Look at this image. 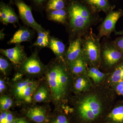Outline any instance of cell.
<instances>
[{
	"label": "cell",
	"instance_id": "6da1fadb",
	"mask_svg": "<svg viewBox=\"0 0 123 123\" xmlns=\"http://www.w3.org/2000/svg\"><path fill=\"white\" fill-rule=\"evenodd\" d=\"M116 94L111 87L102 84L93 85L90 89L72 95L64 107L66 112H75L84 123H92L115 103Z\"/></svg>",
	"mask_w": 123,
	"mask_h": 123
},
{
	"label": "cell",
	"instance_id": "7a4b0ae2",
	"mask_svg": "<svg viewBox=\"0 0 123 123\" xmlns=\"http://www.w3.org/2000/svg\"><path fill=\"white\" fill-rule=\"evenodd\" d=\"M42 79L48 85L51 93V102L55 107L68 104L73 93V76L65 62L55 58L46 65Z\"/></svg>",
	"mask_w": 123,
	"mask_h": 123
},
{
	"label": "cell",
	"instance_id": "3957f363",
	"mask_svg": "<svg viewBox=\"0 0 123 123\" xmlns=\"http://www.w3.org/2000/svg\"><path fill=\"white\" fill-rule=\"evenodd\" d=\"M68 18L65 25L69 42L82 37L102 18L95 15L84 5L75 0H67Z\"/></svg>",
	"mask_w": 123,
	"mask_h": 123
},
{
	"label": "cell",
	"instance_id": "277c9868",
	"mask_svg": "<svg viewBox=\"0 0 123 123\" xmlns=\"http://www.w3.org/2000/svg\"><path fill=\"white\" fill-rule=\"evenodd\" d=\"M42 79L25 77L16 81H11L9 83L8 94L13 98L16 105L28 106L33 104V95Z\"/></svg>",
	"mask_w": 123,
	"mask_h": 123
},
{
	"label": "cell",
	"instance_id": "5b68a950",
	"mask_svg": "<svg viewBox=\"0 0 123 123\" xmlns=\"http://www.w3.org/2000/svg\"><path fill=\"white\" fill-rule=\"evenodd\" d=\"M82 55L88 66L99 68L101 44L92 28L82 37Z\"/></svg>",
	"mask_w": 123,
	"mask_h": 123
},
{
	"label": "cell",
	"instance_id": "8992f818",
	"mask_svg": "<svg viewBox=\"0 0 123 123\" xmlns=\"http://www.w3.org/2000/svg\"><path fill=\"white\" fill-rule=\"evenodd\" d=\"M101 44V60L99 69L110 73L123 61V53L119 50L113 41H105Z\"/></svg>",
	"mask_w": 123,
	"mask_h": 123
},
{
	"label": "cell",
	"instance_id": "52a82bcc",
	"mask_svg": "<svg viewBox=\"0 0 123 123\" xmlns=\"http://www.w3.org/2000/svg\"><path fill=\"white\" fill-rule=\"evenodd\" d=\"M40 49L36 48L30 56L27 57L20 68L16 70L21 73L24 76L34 78L43 76L46 65L41 61L38 55Z\"/></svg>",
	"mask_w": 123,
	"mask_h": 123
},
{
	"label": "cell",
	"instance_id": "ba28073f",
	"mask_svg": "<svg viewBox=\"0 0 123 123\" xmlns=\"http://www.w3.org/2000/svg\"><path fill=\"white\" fill-rule=\"evenodd\" d=\"M14 1L18 10L19 18L24 25L32 28L37 33L44 29L33 17L31 6L26 4L23 0H14Z\"/></svg>",
	"mask_w": 123,
	"mask_h": 123
},
{
	"label": "cell",
	"instance_id": "9c48e42d",
	"mask_svg": "<svg viewBox=\"0 0 123 123\" xmlns=\"http://www.w3.org/2000/svg\"><path fill=\"white\" fill-rule=\"evenodd\" d=\"M1 55L7 57L17 70L28 57L24 50V46L21 44H16L12 48L0 49Z\"/></svg>",
	"mask_w": 123,
	"mask_h": 123
},
{
	"label": "cell",
	"instance_id": "30bf717a",
	"mask_svg": "<svg viewBox=\"0 0 123 123\" xmlns=\"http://www.w3.org/2000/svg\"><path fill=\"white\" fill-rule=\"evenodd\" d=\"M122 14L120 10L108 13L98 28L99 31L97 36L99 40L103 37L107 38L110 37L111 33L115 31L116 24Z\"/></svg>",
	"mask_w": 123,
	"mask_h": 123
},
{
	"label": "cell",
	"instance_id": "8fae6325",
	"mask_svg": "<svg viewBox=\"0 0 123 123\" xmlns=\"http://www.w3.org/2000/svg\"><path fill=\"white\" fill-rule=\"evenodd\" d=\"M69 43L64 56L65 61L68 66L82 55V37H78Z\"/></svg>",
	"mask_w": 123,
	"mask_h": 123
},
{
	"label": "cell",
	"instance_id": "7c38bea8",
	"mask_svg": "<svg viewBox=\"0 0 123 123\" xmlns=\"http://www.w3.org/2000/svg\"><path fill=\"white\" fill-rule=\"evenodd\" d=\"M19 18L10 4L0 2V21L4 25L18 23Z\"/></svg>",
	"mask_w": 123,
	"mask_h": 123
},
{
	"label": "cell",
	"instance_id": "4fadbf2b",
	"mask_svg": "<svg viewBox=\"0 0 123 123\" xmlns=\"http://www.w3.org/2000/svg\"><path fill=\"white\" fill-rule=\"evenodd\" d=\"M26 116L28 118L36 123H46L47 117V110L45 107L36 104L28 105Z\"/></svg>",
	"mask_w": 123,
	"mask_h": 123
},
{
	"label": "cell",
	"instance_id": "5bb4252c",
	"mask_svg": "<svg viewBox=\"0 0 123 123\" xmlns=\"http://www.w3.org/2000/svg\"><path fill=\"white\" fill-rule=\"evenodd\" d=\"M93 85L86 72L80 75L73 76V93L77 94L85 92L90 89Z\"/></svg>",
	"mask_w": 123,
	"mask_h": 123
},
{
	"label": "cell",
	"instance_id": "9a60e30c",
	"mask_svg": "<svg viewBox=\"0 0 123 123\" xmlns=\"http://www.w3.org/2000/svg\"><path fill=\"white\" fill-rule=\"evenodd\" d=\"M35 31L28 27L21 26L13 36L7 42V44H21L24 42H31L34 37Z\"/></svg>",
	"mask_w": 123,
	"mask_h": 123
},
{
	"label": "cell",
	"instance_id": "2e32d148",
	"mask_svg": "<svg viewBox=\"0 0 123 123\" xmlns=\"http://www.w3.org/2000/svg\"><path fill=\"white\" fill-rule=\"evenodd\" d=\"M33 104L41 103H47L51 102V95L50 90L48 85L43 79L33 95Z\"/></svg>",
	"mask_w": 123,
	"mask_h": 123
},
{
	"label": "cell",
	"instance_id": "e0dca14e",
	"mask_svg": "<svg viewBox=\"0 0 123 123\" xmlns=\"http://www.w3.org/2000/svg\"><path fill=\"white\" fill-rule=\"evenodd\" d=\"M48 48L52 51L55 57L65 61L64 56L66 49L65 45L62 41L57 38L51 36Z\"/></svg>",
	"mask_w": 123,
	"mask_h": 123
},
{
	"label": "cell",
	"instance_id": "ac0fdd59",
	"mask_svg": "<svg viewBox=\"0 0 123 123\" xmlns=\"http://www.w3.org/2000/svg\"><path fill=\"white\" fill-rule=\"evenodd\" d=\"M123 81V61L109 73L103 84L111 87Z\"/></svg>",
	"mask_w": 123,
	"mask_h": 123
},
{
	"label": "cell",
	"instance_id": "d6986e66",
	"mask_svg": "<svg viewBox=\"0 0 123 123\" xmlns=\"http://www.w3.org/2000/svg\"><path fill=\"white\" fill-rule=\"evenodd\" d=\"M106 118L111 123H123V103L115 102L108 111Z\"/></svg>",
	"mask_w": 123,
	"mask_h": 123
},
{
	"label": "cell",
	"instance_id": "ffe728a7",
	"mask_svg": "<svg viewBox=\"0 0 123 123\" xmlns=\"http://www.w3.org/2000/svg\"><path fill=\"white\" fill-rule=\"evenodd\" d=\"M86 73L94 85L103 84L109 73L103 72L98 68L87 65Z\"/></svg>",
	"mask_w": 123,
	"mask_h": 123
},
{
	"label": "cell",
	"instance_id": "44dd1931",
	"mask_svg": "<svg viewBox=\"0 0 123 123\" xmlns=\"http://www.w3.org/2000/svg\"><path fill=\"white\" fill-rule=\"evenodd\" d=\"M48 20L65 26L68 18L66 8L59 10H52L46 12Z\"/></svg>",
	"mask_w": 123,
	"mask_h": 123
},
{
	"label": "cell",
	"instance_id": "7402d4cb",
	"mask_svg": "<svg viewBox=\"0 0 123 123\" xmlns=\"http://www.w3.org/2000/svg\"><path fill=\"white\" fill-rule=\"evenodd\" d=\"M87 64L83 55L68 65L73 76L82 74L86 72Z\"/></svg>",
	"mask_w": 123,
	"mask_h": 123
},
{
	"label": "cell",
	"instance_id": "603a6c76",
	"mask_svg": "<svg viewBox=\"0 0 123 123\" xmlns=\"http://www.w3.org/2000/svg\"><path fill=\"white\" fill-rule=\"evenodd\" d=\"M37 34V39L31 45V47H35L40 50L44 48H48L51 36L50 31L44 29L38 31Z\"/></svg>",
	"mask_w": 123,
	"mask_h": 123
},
{
	"label": "cell",
	"instance_id": "cb8c5ba5",
	"mask_svg": "<svg viewBox=\"0 0 123 123\" xmlns=\"http://www.w3.org/2000/svg\"><path fill=\"white\" fill-rule=\"evenodd\" d=\"M96 11H102L107 12L110 9L108 0H85Z\"/></svg>",
	"mask_w": 123,
	"mask_h": 123
},
{
	"label": "cell",
	"instance_id": "d4e9b609",
	"mask_svg": "<svg viewBox=\"0 0 123 123\" xmlns=\"http://www.w3.org/2000/svg\"><path fill=\"white\" fill-rule=\"evenodd\" d=\"M13 68L12 65L7 57L1 55L0 56V72L1 76L5 77H7L11 73Z\"/></svg>",
	"mask_w": 123,
	"mask_h": 123
},
{
	"label": "cell",
	"instance_id": "484cf974",
	"mask_svg": "<svg viewBox=\"0 0 123 123\" xmlns=\"http://www.w3.org/2000/svg\"><path fill=\"white\" fill-rule=\"evenodd\" d=\"M67 5V0H48L45 7L44 11L59 10L65 8Z\"/></svg>",
	"mask_w": 123,
	"mask_h": 123
},
{
	"label": "cell",
	"instance_id": "4316f807",
	"mask_svg": "<svg viewBox=\"0 0 123 123\" xmlns=\"http://www.w3.org/2000/svg\"><path fill=\"white\" fill-rule=\"evenodd\" d=\"M15 104L13 98L9 94L0 95V112L8 111Z\"/></svg>",
	"mask_w": 123,
	"mask_h": 123
},
{
	"label": "cell",
	"instance_id": "83f0119b",
	"mask_svg": "<svg viewBox=\"0 0 123 123\" xmlns=\"http://www.w3.org/2000/svg\"><path fill=\"white\" fill-rule=\"evenodd\" d=\"M31 2V7L36 11L42 12L45 9L48 0H29Z\"/></svg>",
	"mask_w": 123,
	"mask_h": 123
},
{
	"label": "cell",
	"instance_id": "f1b7e54d",
	"mask_svg": "<svg viewBox=\"0 0 123 123\" xmlns=\"http://www.w3.org/2000/svg\"><path fill=\"white\" fill-rule=\"evenodd\" d=\"M15 119L12 113L9 110L1 112L0 123H12Z\"/></svg>",
	"mask_w": 123,
	"mask_h": 123
},
{
	"label": "cell",
	"instance_id": "f546056e",
	"mask_svg": "<svg viewBox=\"0 0 123 123\" xmlns=\"http://www.w3.org/2000/svg\"><path fill=\"white\" fill-rule=\"evenodd\" d=\"M6 78L1 76L0 77V94H7V91L9 90V83L7 82L6 79Z\"/></svg>",
	"mask_w": 123,
	"mask_h": 123
},
{
	"label": "cell",
	"instance_id": "4dcf8cb0",
	"mask_svg": "<svg viewBox=\"0 0 123 123\" xmlns=\"http://www.w3.org/2000/svg\"><path fill=\"white\" fill-rule=\"evenodd\" d=\"M51 123H70L68 118L63 114H60L53 118Z\"/></svg>",
	"mask_w": 123,
	"mask_h": 123
},
{
	"label": "cell",
	"instance_id": "1f68e13d",
	"mask_svg": "<svg viewBox=\"0 0 123 123\" xmlns=\"http://www.w3.org/2000/svg\"><path fill=\"white\" fill-rule=\"evenodd\" d=\"M111 88L116 94L123 96V81L116 84Z\"/></svg>",
	"mask_w": 123,
	"mask_h": 123
},
{
	"label": "cell",
	"instance_id": "d6a6232c",
	"mask_svg": "<svg viewBox=\"0 0 123 123\" xmlns=\"http://www.w3.org/2000/svg\"><path fill=\"white\" fill-rule=\"evenodd\" d=\"M113 42L117 48L123 53V36L116 39Z\"/></svg>",
	"mask_w": 123,
	"mask_h": 123
},
{
	"label": "cell",
	"instance_id": "836d02e7",
	"mask_svg": "<svg viewBox=\"0 0 123 123\" xmlns=\"http://www.w3.org/2000/svg\"><path fill=\"white\" fill-rule=\"evenodd\" d=\"M12 123H29L25 119L23 118H15Z\"/></svg>",
	"mask_w": 123,
	"mask_h": 123
},
{
	"label": "cell",
	"instance_id": "e575fe53",
	"mask_svg": "<svg viewBox=\"0 0 123 123\" xmlns=\"http://www.w3.org/2000/svg\"><path fill=\"white\" fill-rule=\"evenodd\" d=\"M3 30H2L0 31V40H2L4 39L5 37V34L4 33Z\"/></svg>",
	"mask_w": 123,
	"mask_h": 123
},
{
	"label": "cell",
	"instance_id": "d590c367",
	"mask_svg": "<svg viewBox=\"0 0 123 123\" xmlns=\"http://www.w3.org/2000/svg\"><path fill=\"white\" fill-rule=\"evenodd\" d=\"M115 33L116 35H123V31H115Z\"/></svg>",
	"mask_w": 123,
	"mask_h": 123
},
{
	"label": "cell",
	"instance_id": "8d00e7d4",
	"mask_svg": "<svg viewBox=\"0 0 123 123\" xmlns=\"http://www.w3.org/2000/svg\"><path fill=\"white\" fill-rule=\"evenodd\" d=\"M10 4H14V0H10Z\"/></svg>",
	"mask_w": 123,
	"mask_h": 123
}]
</instances>
